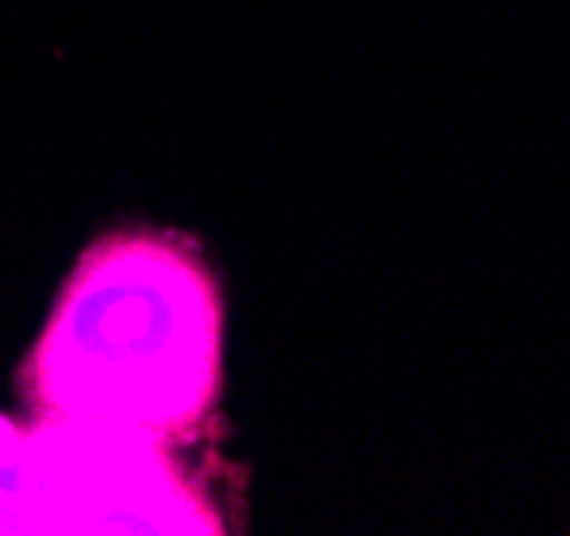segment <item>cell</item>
Wrapping results in <instances>:
<instances>
[{"label":"cell","instance_id":"1","mask_svg":"<svg viewBox=\"0 0 570 536\" xmlns=\"http://www.w3.org/2000/svg\"><path fill=\"white\" fill-rule=\"evenodd\" d=\"M219 288L180 236L108 232L60 288L22 391L35 417L180 442L219 396Z\"/></svg>","mask_w":570,"mask_h":536},{"label":"cell","instance_id":"2","mask_svg":"<svg viewBox=\"0 0 570 536\" xmlns=\"http://www.w3.org/2000/svg\"><path fill=\"white\" fill-rule=\"evenodd\" d=\"M219 524L155 433L0 417V533H219Z\"/></svg>","mask_w":570,"mask_h":536}]
</instances>
